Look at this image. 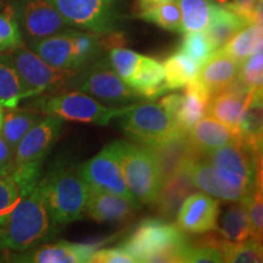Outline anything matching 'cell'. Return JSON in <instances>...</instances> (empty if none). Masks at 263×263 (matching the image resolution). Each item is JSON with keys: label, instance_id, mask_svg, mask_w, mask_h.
<instances>
[{"label": "cell", "instance_id": "obj_1", "mask_svg": "<svg viewBox=\"0 0 263 263\" xmlns=\"http://www.w3.org/2000/svg\"><path fill=\"white\" fill-rule=\"evenodd\" d=\"M57 226L37 185L20 199L0 223V249L16 252L28 251L50 239Z\"/></svg>", "mask_w": 263, "mask_h": 263}, {"label": "cell", "instance_id": "obj_2", "mask_svg": "<svg viewBox=\"0 0 263 263\" xmlns=\"http://www.w3.org/2000/svg\"><path fill=\"white\" fill-rule=\"evenodd\" d=\"M64 120L55 115H45L34 124L15 147L11 176L22 196L38 185L42 178V164L58 140Z\"/></svg>", "mask_w": 263, "mask_h": 263}, {"label": "cell", "instance_id": "obj_3", "mask_svg": "<svg viewBox=\"0 0 263 263\" xmlns=\"http://www.w3.org/2000/svg\"><path fill=\"white\" fill-rule=\"evenodd\" d=\"M189 244L190 240L178 226L150 218L141 222L120 246L136 259V263H183Z\"/></svg>", "mask_w": 263, "mask_h": 263}, {"label": "cell", "instance_id": "obj_4", "mask_svg": "<svg viewBox=\"0 0 263 263\" xmlns=\"http://www.w3.org/2000/svg\"><path fill=\"white\" fill-rule=\"evenodd\" d=\"M38 186L57 224H68L82 218L90 188L80 171L71 167L52 170L41 178Z\"/></svg>", "mask_w": 263, "mask_h": 263}, {"label": "cell", "instance_id": "obj_5", "mask_svg": "<svg viewBox=\"0 0 263 263\" xmlns=\"http://www.w3.org/2000/svg\"><path fill=\"white\" fill-rule=\"evenodd\" d=\"M116 147L124 180L134 199L140 205L156 202L164 179L155 151L126 141H116Z\"/></svg>", "mask_w": 263, "mask_h": 263}, {"label": "cell", "instance_id": "obj_6", "mask_svg": "<svg viewBox=\"0 0 263 263\" xmlns=\"http://www.w3.org/2000/svg\"><path fill=\"white\" fill-rule=\"evenodd\" d=\"M179 171L188 177L194 188L223 201L236 202L245 199L256 184L238 173L209 162L195 151L183 160Z\"/></svg>", "mask_w": 263, "mask_h": 263}, {"label": "cell", "instance_id": "obj_7", "mask_svg": "<svg viewBox=\"0 0 263 263\" xmlns=\"http://www.w3.org/2000/svg\"><path fill=\"white\" fill-rule=\"evenodd\" d=\"M121 120V127L132 139L157 147L185 136L174 118L160 104L130 105Z\"/></svg>", "mask_w": 263, "mask_h": 263}, {"label": "cell", "instance_id": "obj_8", "mask_svg": "<svg viewBox=\"0 0 263 263\" xmlns=\"http://www.w3.org/2000/svg\"><path fill=\"white\" fill-rule=\"evenodd\" d=\"M39 58L62 70H77L97 52L98 43L91 34L61 32L29 45Z\"/></svg>", "mask_w": 263, "mask_h": 263}, {"label": "cell", "instance_id": "obj_9", "mask_svg": "<svg viewBox=\"0 0 263 263\" xmlns=\"http://www.w3.org/2000/svg\"><path fill=\"white\" fill-rule=\"evenodd\" d=\"M37 105L44 115H55L62 120L98 126H106L114 118L122 116L130 106H105L90 95L78 91L54 95L41 100Z\"/></svg>", "mask_w": 263, "mask_h": 263}, {"label": "cell", "instance_id": "obj_10", "mask_svg": "<svg viewBox=\"0 0 263 263\" xmlns=\"http://www.w3.org/2000/svg\"><path fill=\"white\" fill-rule=\"evenodd\" d=\"M68 25L95 34L115 35L118 15L112 0H49Z\"/></svg>", "mask_w": 263, "mask_h": 263}, {"label": "cell", "instance_id": "obj_11", "mask_svg": "<svg viewBox=\"0 0 263 263\" xmlns=\"http://www.w3.org/2000/svg\"><path fill=\"white\" fill-rule=\"evenodd\" d=\"M9 55L24 82L29 98L47 90L64 87L67 82L73 80L76 76V70H62L54 67L24 44L14 50H10Z\"/></svg>", "mask_w": 263, "mask_h": 263}, {"label": "cell", "instance_id": "obj_12", "mask_svg": "<svg viewBox=\"0 0 263 263\" xmlns=\"http://www.w3.org/2000/svg\"><path fill=\"white\" fill-rule=\"evenodd\" d=\"M11 9L22 38L29 45L61 33L68 26L49 0H16Z\"/></svg>", "mask_w": 263, "mask_h": 263}, {"label": "cell", "instance_id": "obj_13", "mask_svg": "<svg viewBox=\"0 0 263 263\" xmlns=\"http://www.w3.org/2000/svg\"><path fill=\"white\" fill-rule=\"evenodd\" d=\"M78 171L90 190L116 194L127 199L136 200L124 180L116 143L104 147L93 159L82 164Z\"/></svg>", "mask_w": 263, "mask_h": 263}, {"label": "cell", "instance_id": "obj_14", "mask_svg": "<svg viewBox=\"0 0 263 263\" xmlns=\"http://www.w3.org/2000/svg\"><path fill=\"white\" fill-rule=\"evenodd\" d=\"M83 93L108 105H127L139 97L130 85L118 76L111 66L100 64L88 72L80 84Z\"/></svg>", "mask_w": 263, "mask_h": 263}, {"label": "cell", "instance_id": "obj_15", "mask_svg": "<svg viewBox=\"0 0 263 263\" xmlns=\"http://www.w3.org/2000/svg\"><path fill=\"white\" fill-rule=\"evenodd\" d=\"M219 202L206 193H195L185 197L177 211V224L193 234H203L217 229Z\"/></svg>", "mask_w": 263, "mask_h": 263}, {"label": "cell", "instance_id": "obj_16", "mask_svg": "<svg viewBox=\"0 0 263 263\" xmlns=\"http://www.w3.org/2000/svg\"><path fill=\"white\" fill-rule=\"evenodd\" d=\"M200 155L209 162L238 173L250 182L262 183V172L258 170V163H261V153L251 149L241 138L228 145Z\"/></svg>", "mask_w": 263, "mask_h": 263}, {"label": "cell", "instance_id": "obj_17", "mask_svg": "<svg viewBox=\"0 0 263 263\" xmlns=\"http://www.w3.org/2000/svg\"><path fill=\"white\" fill-rule=\"evenodd\" d=\"M99 248L100 244L59 241L55 244L42 245L37 250L31 249L12 258L16 262L28 263H87Z\"/></svg>", "mask_w": 263, "mask_h": 263}, {"label": "cell", "instance_id": "obj_18", "mask_svg": "<svg viewBox=\"0 0 263 263\" xmlns=\"http://www.w3.org/2000/svg\"><path fill=\"white\" fill-rule=\"evenodd\" d=\"M140 206L136 200L116 194L90 190L84 212L97 222H123L130 218Z\"/></svg>", "mask_w": 263, "mask_h": 263}, {"label": "cell", "instance_id": "obj_19", "mask_svg": "<svg viewBox=\"0 0 263 263\" xmlns=\"http://www.w3.org/2000/svg\"><path fill=\"white\" fill-rule=\"evenodd\" d=\"M239 72V62L218 49L200 67L197 81L213 95L229 88L238 80Z\"/></svg>", "mask_w": 263, "mask_h": 263}, {"label": "cell", "instance_id": "obj_20", "mask_svg": "<svg viewBox=\"0 0 263 263\" xmlns=\"http://www.w3.org/2000/svg\"><path fill=\"white\" fill-rule=\"evenodd\" d=\"M186 138L192 149L199 154L210 153L240 139L234 130L212 116L202 117L194 124L186 133Z\"/></svg>", "mask_w": 263, "mask_h": 263}, {"label": "cell", "instance_id": "obj_21", "mask_svg": "<svg viewBox=\"0 0 263 263\" xmlns=\"http://www.w3.org/2000/svg\"><path fill=\"white\" fill-rule=\"evenodd\" d=\"M185 87L186 90L174 115V121L179 129L186 134L194 124L206 116L212 95L197 80L190 82Z\"/></svg>", "mask_w": 263, "mask_h": 263}, {"label": "cell", "instance_id": "obj_22", "mask_svg": "<svg viewBox=\"0 0 263 263\" xmlns=\"http://www.w3.org/2000/svg\"><path fill=\"white\" fill-rule=\"evenodd\" d=\"M127 84L130 85L139 97L149 99H155L168 91L164 84L163 65L155 59L143 55Z\"/></svg>", "mask_w": 263, "mask_h": 263}, {"label": "cell", "instance_id": "obj_23", "mask_svg": "<svg viewBox=\"0 0 263 263\" xmlns=\"http://www.w3.org/2000/svg\"><path fill=\"white\" fill-rule=\"evenodd\" d=\"M249 26L248 21L235 14L234 11L215 4L212 10L211 18L203 32L209 37L215 50L224 47L239 31Z\"/></svg>", "mask_w": 263, "mask_h": 263}, {"label": "cell", "instance_id": "obj_24", "mask_svg": "<svg viewBox=\"0 0 263 263\" xmlns=\"http://www.w3.org/2000/svg\"><path fill=\"white\" fill-rule=\"evenodd\" d=\"M27 98L28 91L10 55H0V103L5 108H12Z\"/></svg>", "mask_w": 263, "mask_h": 263}, {"label": "cell", "instance_id": "obj_25", "mask_svg": "<svg viewBox=\"0 0 263 263\" xmlns=\"http://www.w3.org/2000/svg\"><path fill=\"white\" fill-rule=\"evenodd\" d=\"M217 229L222 239L227 241L239 242L251 239V226H250L246 197L236 201L227 210L219 226H217Z\"/></svg>", "mask_w": 263, "mask_h": 263}, {"label": "cell", "instance_id": "obj_26", "mask_svg": "<svg viewBox=\"0 0 263 263\" xmlns=\"http://www.w3.org/2000/svg\"><path fill=\"white\" fill-rule=\"evenodd\" d=\"M43 117L44 115L37 111L17 107L8 108L6 112L4 111V120H3V126L0 129V136L4 138L12 149H15L25 134Z\"/></svg>", "mask_w": 263, "mask_h": 263}, {"label": "cell", "instance_id": "obj_27", "mask_svg": "<svg viewBox=\"0 0 263 263\" xmlns=\"http://www.w3.org/2000/svg\"><path fill=\"white\" fill-rule=\"evenodd\" d=\"M194 186L188 177L182 171L174 174L164 182L162 189L156 202L159 203L157 210L164 218H171L178 211L180 203L189 195Z\"/></svg>", "mask_w": 263, "mask_h": 263}, {"label": "cell", "instance_id": "obj_28", "mask_svg": "<svg viewBox=\"0 0 263 263\" xmlns=\"http://www.w3.org/2000/svg\"><path fill=\"white\" fill-rule=\"evenodd\" d=\"M199 64L186 57L182 51L174 52L164 61V84L167 89L177 90L188 85L190 82L197 80L200 70Z\"/></svg>", "mask_w": 263, "mask_h": 263}, {"label": "cell", "instance_id": "obj_29", "mask_svg": "<svg viewBox=\"0 0 263 263\" xmlns=\"http://www.w3.org/2000/svg\"><path fill=\"white\" fill-rule=\"evenodd\" d=\"M262 24H252L239 31L221 48L240 65L255 52L262 51Z\"/></svg>", "mask_w": 263, "mask_h": 263}, {"label": "cell", "instance_id": "obj_30", "mask_svg": "<svg viewBox=\"0 0 263 263\" xmlns=\"http://www.w3.org/2000/svg\"><path fill=\"white\" fill-rule=\"evenodd\" d=\"M183 33L205 31L211 18L212 0H178Z\"/></svg>", "mask_w": 263, "mask_h": 263}, {"label": "cell", "instance_id": "obj_31", "mask_svg": "<svg viewBox=\"0 0 263 263\" xmlns=\"http://www.w3.org/2000/svg\"><path fill=\"white\" fill-rule=\"evenodd\" d=\"M140 18L159 26L161 28L167 29V31L183 33L182 14H180L179 5L176 0L147 6L140 14Z\"/></svg>", "mask_w": 263, "mask_h": 263}, {"label": "cell", "instance_id": "obj_32", "mask_svg": "<svg viewBox=\"0 0 263 263\" xmlns=\"http://www.w3.org/2000/svg\"><path fill=\"white\" fill-rule=\"evenodd\" d=\"M221 251L224 262L230 263H258L262 262L261 241L248 239L245 241L232 242L223 240Z\"/></svg>", "mask_w": 263, "mask_h": 263}, {"label": "cell", "instance_id": "obj_33", "mask_svg": "<svg viewBox=\"0 0 263 263\" xmlns=\"http://www.w3.org/2000/svg\"><path fill=\"white\" fill-rule=\"evenodd\" d=\"M223 239H216V236L211 238H205L201 242L197 244H190L186 249L185 254H184L183 263H218L224 262L223 255L221 251Z\"/></svg>", "mask_w": 263, "mask_h": 263}, {"label": "cell", "instance_id": "obj_34", "mask_svg": "<svg viewBox=\"0 0 263 263\" xmlns=\"http://www.w3.org/2000/svg\"><path fill=\"white\" fill-rule=\"evenodd\" d=\"M179 51L193 59L196 64L202 66L216 50L213 49L206 33L201 31L186 33L179 48Z\"/></svg>", "mask_w": 263, "mask_h": 263}, {"label": "cell", "instance_id": "obj_35", "mask_svg": "<svg viewBox=\"0 0 263 263\" xmlns=\"http://www.w3.org/2000/svg\"><path fill=\"white\" fill-rule=\"evenodd\" d=\"M22 44L24 38L12 9H6V11L0 12V51L14 50Z\"/></svg>", "mask_w": 263, "mask_h": 263}, {"label": "cell", "instance_id": "obj_36", "mask_svg": "<svg viewBox=\"0 0 263 263\" xmlns=\"http://www.w3.org/2000/svg\"><path fill=\"white\" fill-rule=\"evenodd\" d=\"M248 212L251 226V239L262 241L263 234V197L262 183H256L251 192L246 196Z\"/></svg>", "mask_w": 263, "mask_h": 263}, {"label": "cell", "instance_id": "obj_37", "mask_svg": "<svg viewBox=\"0 0 263 263\" xmlns=\"http://www.w3.org/2000/svg\"><path fill=\"white\" fill-rule=\"evenodd\" d=\"M110 66L128 83L139 64L141 55L126 48H114L110 51Z\"/></svg>", "mask_w": 263, "mask_h": 263}, {"label": "cell", "instance_id": "obj_38", "mask_svg": "<svg viewBox=\"0 0 263 263\" xmlns=\"http://www.w3.org/2000/svg\"><path fill=\"white\" fill-rule=\"evenodd\" d=\"M22 194L12 178L11 172L0 173V223L20 201Z\"/></svg>", "mask_w": 263, "mask_h": 263}, {"label": "cell", "instance_id": "obj_39", "mask_svg": "<svg viewBox=\"0 0 263 263\" xmlns=\"http://www.w3.org/2000/svg\"><path fill=\"white\" fill-rule=\"evenodd\" d=\"M239 80L246 87L254 89H262L263 82V54L262 51L255 52L240 65Z\"/></svg>", "mask_w": 263, "mask_h": 263}, {"label": "cell", "instance_id": "obj_40", "mask_svg": "<svg viewBox=\"0 0 263 263\" xmlns=\"http://www.w3.org/2000/svg\"><path fill=\"white\" fill-rule=\"evenodd\" d=\"M93 263H136L132 256L126 250L118 246L114 249H100L94 251L90 261Z\"/></svg>", "mask_w": 263, "mask_h": 263}, {"label": "cell", "instance_id": "obj_41", "mask_svg": "<svg viewBox=\"0 0 263 263\" xmlns=\"http://www.w3.org/2000/svg\"><path fill=\"white\" fill-rule=\"evenodd\" d=\"M15 149L6 143V140L0 136V173L11 172L14 166Z\"/></svg>", "mask_w": 263, "mask_h": 263}, {"label": "cell", "instance_id": "obj_42", "mask_svg": "<svg viewBox=\"0 0 263 263\" xmlns=\"http://www.w3.org/2000/svg\"><path fill=\"white\" fill-rule=\"evenodd\" d=\"M182 98L183 95L180 94H170L161 100L160 105L174 118V115H176L180 103H182Z\"/></svg>", "mask_w": 263, "mask_h": 263}, {"label": "cell", "instance_id": "obj_43", "mask_svg": "<svg viewBox=\"0 0 263 263\" xmlns=\"http://www.w3.org/2000/svg\"><path fill=\"white\" fill-rule=\"evenodd\" d=\"M167 2H173V0H140V5H141V8L145 9L150 5L161 4V3H167Z\"/></svg>", "mask_w": 263, "mask_h": 263}, {"label": "cell", "instance_id": "obj_44", "mask_svg": "<svg viewBox=\"0 0 263 263\" xmlns=\"http://www.w3.org/2000/svg\"><path fill=\"white\" fill-rule=\"evenodd\" d=\"M4 111H5V107L3 106L2 103H0V129H2L3 120H4Z\"/></svg>", "mask_w": 263, "mask_h": 263}, {"label": "cell", "instance_id": "obj_45", "mask_svg": "<svg viewBox=\"0 0 263 263\" xmlns=\"http://www.w3.org/2000/svg\"><path fill=\"white\" fill-rule=\"evenodd\" d=\"M4 3H5V0H0V6L4 4Z\"/></svg>", "mask_w": 263, "mask_h": 263}]
</instances>
